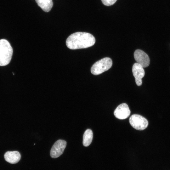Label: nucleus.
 <instances>
[{
    "label": "nucleus",
    "mask_w": 170,
    "mask_h": 170,
    "mask_svg": "<svg viewBox=\"0 0 170 170\" xmlns=\"http://www.w3.org/2000/svg\"><path fill=\"white\" fill-rule=\"evenodd\" d=\"M95 42L94 36L85 32H76L71 35L66 39L68 48L71 49L84 48L91 47Z\"/></svg>",
    "instance_id": "obj_1"
},
{
    "label": "nucleus",
    "mask_w": 170,
    "mask_h": 170,
    "mask_svg": "<svg viewBox=\"0 0 170 170\" xmlns=\"http://www.w3.org/2000/svg\"><path fill=\"white\" fill-rule=\"evenodd\" d=\"M5 160L11 164H15L18 162L21 158L20 153L18 151H8L4 155Z\"/></svg>",
    "instance_id": "obj_9"
},
{
    "label": "nucleus",
    "mask_w": 170,
    "mask_h": 170,
    "mask_svg": "<svg viewBox=\"0 0 170 170\" xmlns=\"http://www.w3.org/2000/svg\"><path fill=\"white\" fill-rule=\"evenodd\" d=\"M129 122L131 126L135 129L143 130L148 126L147 120L143 116L138 114H133L129 118Z\"/></svg>",
    "instance_id": "obj_4"
},
{
    "label": "nucleus",
    "mask_w": 170,
    "mask_h": 170,
    "mask_svg": "<svg viewBox=\"0 0 170 170\" xmlns=\"http://www.w3.org/2000/svg\"><path fill=\"white\" fill-rule=\"evenodd\" d=\"M130 110L128 105L125 103L119 105L115 110L114 114L117 118L122 120L128 118L130 114Z\"/></svg>",
    "instance_id": "obj_7"
},
{
    "label": "nucleus",
    "mask_w": 170,
    "mask_h": 170,
    "mask_svg": "<svg viewBox=\"0 0 170 170\" xmlns=\"http://www.w3.org/2000/svg\"><path fill=\"white\" fill-rule=\"evenodd\" d=\"M83 138V145L85 147L88 146L93 140V133L92 131L89 129H87L84 133Z\"/></svg>",
    "instance_id": "obj_11"
},
{
    "label": "nucleus",
    "mask_w": 170,
    "mask_h": 170,
    "mask_svg": "<svg viewBox=\"0 0 170 170\" xmlns=\"http://www.w3.org/2000/svg\"><path fill=\"white\" fill-rule=\"evenodd\" d=\"M38 5L46 12L50 11L53 6L52 0H35Z\"/></svg>",
    "instance_id": "obj_10"
},
{
    "label": "nucleus",
    "mask_w": 170,
    "mask_h": 170,
    "mask_svg": "<svg viewBox=\"0 0 170 170\" xmlns=\"http://www.w3.org/2000/svg\"><path fill=\"white\" fill-rule=\"evenodd\" d=\"M117 0H101L103 3L107 6H111L116 3Z\"/></svg>",
    "instance_id": "obj_12"
},
{
    "label": "nucleus",
    "mask_w": 170,
    "mask_h": 170,
    "mask_svg": "<svg viewBox=\"0 0 170 170\" xmlns=\"http://www.w3.org/2000/svg\"><path fill=\"white\" fill-rule=\"evenodd\" d=\"M13 49L6 40H0V66H4L10 62L13 54Z\"/></svg>",
    "instance_id": "obj_2"
},
{
    "label": "nucleus",
    "mask_w": 170,
    "mask_h": 170,
    "mask_svg": "<svg viewBox=\"0 0 170 170\" xmlns=\"http://www.w3.org/2000/svg\"><path fill=\"white\" fill-rule=\"evenodd\" d=\"M112 65V60L105 57L97 61L92 66L91 73L95 75L100 74L110 69Z\"/></svg>",
    "instance_id": "obj_3"
},
{
    "label": "nucleus",
    "mask_w": 170,
    "mask_h": 170,
    "mask_svg": "<svg viewBox=\"0 0 170 170\" xmlns=\"http://www.w3.org/2000/svg\"><path fill=\"white\" fill-rule=\"evenodd\" d=\"M66 145L64 140L59 139L52 146L50 151V155L53 158H57L63 153Z\"/></svg>",
    "instance_id": "obj_5"
},
{
    "label": "nucleus",
    "mask_w": 170,
    "mask_h": 170,
    "mask_svg": "<svg viewBox=\"0 0 170 170\" xmlns=\"http://www.w3.org/2000/svg\"><path fill=\"white\" fill-rule=\"evenodd\" d=\"M140 65L138 63H134L132 67V72L135 79L137 86H141L142 84V79L145 75L144 71Z\"/></svg>",
    "instance_id": "obj_8"
},
{
    "label": "nucleus",
    "mask_w": 170,
    "mask_h": 170,
    "mask_svg": "<svg viewBox=\"0 0 170 170\" xmlns=\"http://www.w3.org/2000/svg\"><path fill=\"white\" fill-rule=\"evenodd\" d=\"M134 57L137 63L143 67L145 68L149 65L150 58L148 55L143 51L140 49L136 50L134 53Z\"/></svg>",
    "instance_id": "obj_6"
}]
</instances>
